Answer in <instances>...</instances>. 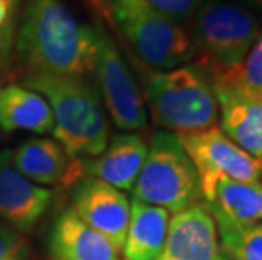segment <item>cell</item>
Masks as SVG:
<instances>
[{
    "mask_svg": "<svg viewBox=\"0 0 262 260\" xmlns=\"http://www.w3.org/2000/svg\"><path fill=\"white\" fill-rule=\"evenodd\" d=\"M15 51L32 73L86 78L97 61V27L81 24L66 0H27Z\"/></svg>",
    "mask_w": 262,
    "mask_h": 260,
    "instance_id": "6da1fadb",
    "label": "cell"
},
{
    "mask_svg": "<svg viewBox=\"0 0 262 260\" xmlns=\"http://www.w3.org/2000/svg\"><path fill=\"white\" fill-rule=\"evenodd\" d=\"M228 2H233V4H238V5H244V7H249V9H262V0H228Z\"/></svg>",
    "mask_w": 262,
    "mask_h": 260,
    "instance_id": "cb8c5ba5",
    "label": "cell"
},
{
    "mask_svg": "<svg viewBox=\"0 0 262 260\" xmlns=\"http://www.w3.org/2000/svg\"><path fill=\"white\" fill-rule=\"evenodd\" d=\"M115 24L147 69L168 71L194 59L189 34L144 0H110Z\"/></svg>",
    "mask_w": 262,
    "mask_h": 260,
    "instance_id": "8992f818",
    "label": "cell"
},
{
    "mask_svg": "<svg viewBox=\"0 0 262 260\" xmlns=\"http://www.w3.org/2000/svg\"><path fill=\"white\" fill-rule=\"evenodd\" d=\"M169 211L134 200L122 252L125 260H158L168 233Z\"/></svg>",
    "mask_w": 262,
    "mask_h": 260,
    "instance_id": "e0dca14e",
    "label": "cell"
},
{
    "mask_svg": "<svg viewBox=\"0 0 262 260\" xmlns=\"http://www.w3.org/2000/svg\"><path fill=\"white\" fill-rule=\"evenodd\" d=\"M205 200L238 225L262 221V181L222 178L215 182Z\"/></svg>",
    "mask_w": 262,
    "mask_h": 260,
    "instance_id": "ac0fdd59",
    "label": "cell"
},
{
    "mask_svg": "<svg viewBox=\"0 0 262 260\" xmlns=\"http://www.w3.org/2000/svg\"><path fill=\"white\" fill-rule=\"evenodd\" d=\"M73 211L88 226L122 250L130 218V201L120 190L107 182L85 178L73 193Z\"/></svg>",
    "mask_w": 262,
    "mask_h": 260,
    "instance_id": "9c48e42d",
    "label": "cell"
},
{
    "mask_svg": "<svg viewBox=\"0 0 262 260\" xmlns=\"http://www.w3.org/2000/svg\"><path fill=\"white\" fill-rule=\"evenodd\" d=\"M144 2L156 12L188 31L203 0H144Z\"/></svg>",
    "mask_w": 262,
    "mask_h": 260,
    "instance_id": "7402d4cb",
    "label": "cell"
},
{
    "mask_svg": "<svg viewBox=\"0 0 262 260\" xmlns=\"http://www.w3.org/2000/svg\"><path fill=\"white\" fill-rule=\"evenodd\" d=\"M27 242L17 231L7 226H0V260H26Z\"/></svg>",
    "mask_w": 262,
    "mask_h": 260,
    "instance_id": "603a6c76",
    "label": "cell"
},
{
    "mask_svg": "<svg viewBox=\"0 0 262 260\" xmlns=\"http://www.w3.org/2000/svg\"><path fill=\"white\" fill-rule=\"evenodd\" d=\"M0 129L4 132L51 134L54 129L53 110L39 93L20 85H7L0 88Z\"/></svg>",
    "mask_w": 262,
    "mask_h": 260,
    "instance_id": "2e32d148",
    "label": "cell"
},
{
    "mask_svg": "<svg viewBox=\"0 0 262 260\" xmlns=\"http://www.w3.org/2000/svg\"><path fill=\"white\" fill-rule=\"evenodd\" d=\"M219 260H230V258H228V257L225 255V253L222 252V253H220V257H219Z\"/></svg>",
    "mask_w": 262,
    "mask_h": 260,
    "instance_id": "d4e9b609",
    "label": "cell"
},
{
    "mask_svg": "<svg viewBox=\"0 0 262 260\" xmlns=\"http://www.w3.org/2000/svg\"><path fill=\"white\" fill-rule=\"evenodd\" d=\"M19 173L39 186L68 187L85 176L81 159H71L59 142L51 139H29L12 151Z\"/></svg>",
    "mask_w": 262,
    "mask_h": 260,
    "instance_id": "7c38bea8",
    "label": "cell"
},
{
    "mask_svg": "<svg viewBox=\"0 0 262 260\" xmlns=\"http://www.w3.org/2000/svg\"><path fill=\"white\" fill-rule=\"evenodd\" d=\"M144 93L154 124L166 132H198L215 127L219 120L213 86L196 66L149 69L144 75Z\"/></svg>",
    "mask_w": 262,
    "mask_h": 260,
    "instance_id": "3957f363",
    "label": "cell"
},
{
    "mask_svg": "<svg viewBox=\"0 0 262 260\" xmlns=\"http://www.w3.org/2000/svg\"><path fill=\"white\" fill-rule=\"evenodd\" d=\"M196 168L202 196L206 198L219 179L260 181L262 160L232 142L219 127L176 134Z\"/></svg>",
    "mask_w": 262,
    "mask_h": 260,
    "instance_id": "ba28073f",
    "label": "cell"
},
{
    "mask_svg": "<svg viewBox=\"0 0 262 260\" xmlns=\"http://www.w3.org/2000/svg\"><path fill=\"white\" fill-rule=\"evenodd\" d=\"M49 252L54 260H120L114 243L88 226L73 209H64L49 235Z\"/></svg>",
    "mask_w": 262,
    "mask_h": 260,
    "instance_id": "9a60e30c",
    "label": "cell"
},
{
    "mask_svg": "<svg viewBox=\"0 0 262 260\" xmlns=\"http://www.w3.org/2000/svg\"><path fill=\"white\" fill-rule=\"evenodd\" d=\"M147 151L149 146L142 135H115L102 154L83 160V171L88 178L100 179L120 191H130L147 157Z\"/></svg>",
    "mask_w": 262,
    "mask_h": 260,
    "instance_id": "5bb4252c",
    "label": "cell"
},
{
    "mask_svg": "<svg viewBox=\"0 0 262 260\" xmlns=\"http://www.w3.org/2000/svg\"><path fill=\"white\" fill-rule=\"evenodd\" d=\"M132 191L134 200L171 213L202 201L196 168L176 134L166 130L154 134Z\"/></svg>",
    "mask_w": 262,
    "mask_h": 260,
    "instance_id": "5b68a950",
    "label": "cell"
},
{
    "mask_svg": "<svg viewBox=\"0 0 262 260\" xmlns=\"http://www.w3.org/2000/svg\"><path fill=\"white\" fill-rule=\"evenodd\" d=\"M51 200L53 195L48 187L19 173L14 166L12 151H0V218L26 233L48 211Z\"/></svg>",
    "mask_w": 262,
    "mask_h": 260,
    "instance_id": "8fae6325",
    "label": "cell"
},
{
    "mask_svg": "<svg viewBox=\"0 0 262 260\" xmlns=\"http://www.w3.org/2000/svg\"><path fill=\"white\" fill-rule=\"evenodd\" d=\"M22 83L46 98L53 110V134L71 159L95 157L105 151L110 129L100 93L90 80L31 73Z\"/></svg>",
    "mask_w": 262,
    "mask_h": 260,
    "instance_id": "7a4b0ae2",
    "label": "cell"
},
{
    "mask_svg": "<svg viewBox=\"0 0 262 260\" xmlns=\"http://www.w3.org/2000/svg\"><path fill=\"white\" fill-rule=\"evenodd\" d=\"M208 204V203H206ZM213 215L220 250L230 260H262V221L252 225H238L225 217L219 208L208 204Z\"/></svg>",
    "mask_w": 262,
    "mask_h": 260,
    "instance_id": "d6986e66",
    "label": "cell"
},
{
    "mask_svg": "<svg viewBox=\"0 0 262 260\" xmlns=\"http://www.w3.org/2000/svg\"><path fill=\"white\" fill-rule=\"evenodd\" d=\"M252 9L228 0H203L189 26V39L203 73L233 69L245 59L260 32Z\"/></svg>",
    "mask_w": 262,
    "mask_h": 260,
    "instance_id": "277c9868",
    "label": "cell"
},
{
    "mask_svg": "<svg viewBox=\"0 0 262 260\" xmlns=\"http://www.w3.org/2000/svg\"><path fill=\"white\" fill-rule=\"evenodd\" d=\"M213 86L222 132L250 156L262 160V98L230 86Z\"/></svg>",
    "mask_w": 262,
    "mask_h": 260,
    "instance_id": "4fadbf2b",
    "label": "cell"
},
{
    "mask_svg": "<svg viewBox=\"0 0 262 260\" xmlns=\"http://www.w3.org/2000/svg\"><path fill=\"white\" fill-rule=\"evenodd\" d=\"M205 75L208 76L211 85L230 86L245 95L262 98V27L254 46L237 68L210 71Z\"/></svg>",
    "mask_w": 262,
    "mask_h": 260,
    "instance_id": "ffe728a7",
    "label": "cell"
},
{
    "mask_svg": "<svg viewBox=\"0 0 262 260\" xmlns=\"http://www.w3.org/2000/svg\"><path fill=\"white\" fill-rule=\"evenodd\" d=\"M95 75L108 115L120 130L136 132L147 127L142 93L115 42L102 27H97Z\"/></svg>",
    "mask_w": 262,
    "mask_h": 260,
    "instance_id": "52a82bcc",
    "label": "cell"
},
{
    "mask_svg": "<svg viewBox=\"0 0 262 260\" xmlns=\"http://www.w3.org/2000/svg\"><path fill=\"white\" fill-rule=\"evenodd\" d=\"M20 0H0V71L9 64L15 46Z\"/></svg>",
    "mask_w": 262,
    "mask_h": 260,
    "instance_id": "44dd1931",
    "label": "cell"
},
{
    "mask_svg": "<svg viewBox=\"0 0 262 260\" xmlns=\"http://www.w3.org/2000/svg\"><path fill=\"white\" fill-rule=\"evenodd\" d=\"M220 243L213 215L206 203L172 213L158 260H219Z\"/></svg>",
    "mask_w": 262,
    "mask_h": 260,
    "instance_id": "30bf717a",
    "label": "cell"
}]
</instances>
